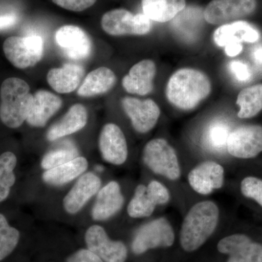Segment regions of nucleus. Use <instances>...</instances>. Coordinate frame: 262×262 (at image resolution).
<instances>
[{
	"label": "nucleus",
	"mask_w": 262,
	"mask_h": 262,
	"mask_svg": "<svg viewBox=\"0 0 262 262\" xmlns=\"http://www.w3.org/2000/svg\"><path fill=\"white\" fill-rule=\"evenodd\" d=\"M211 92L209 77L201 71L183 68L169 79L165 94L169 102L182 110L196 107Z\"/></svg>",
	"instance_id": "obj_1"
},
{
	"label": "nucleus",
	"mask_w": 262,
	"mask_h": 262,
	"mask_svg": "<svg viewBox=\"0 0 262 262\" xmlns=\"http://www.w3.org/2000/svg\"><path fill=\"white\" fill-rule=\"evenodd\" d=\"M220 219V210L215 203L203 201L189 210L183 221L180 244L183 249L192 252L201 247L214 232Z\"/></svg>",
	"instance_id": "obj_2"
},
{
	"label": "nucleus",
	"mask_w": 262,
	"mask_h": 262,
	"mask_svg": "<svg viewBox=\"0 0 262 262\" xmlns=\"http://www.w3.org/2000/svg\"><path fill=\"white\" fill-rule=\"evenodd\" d=\"M33 99L28 83L22 79L10 77L0 88V120L5 126L18 128L27 120Z\"/></svg>",
	"instance_id": "obj_3"
},
{
	"label": "nucleus",
	"mask_w": 262,
	"mask_h": 262,
	"mask_svg": "<svg viewBox=\"0 0 262 262\" xmlns=\"http://www.w3.org/2000/svg\"><path fill=\"white\" fill-rule=\"evenodd\" d=\"M143 160L155 173L173 181L180 177L181 168L177 152L165 139L149 141L143 151Z\"/></svg>",
	"instance_id": "obj_4"
},
{
	"label": "nucleus",
	"mask_w": 262,
	"mask_h": 262,
	"mask_svg": "<svg viewBox=\"0 0 262 262\" xmlns=\"http://www.w3.org/2000/svg\"><path fill=\"white\" fill-rule=\"evenodd\" d=\"M44 45L39 36L10 37L3 43V51L12 65L25 70L37 65L42 59Z\"/></svg>",
	"instance_id": "obj_5"
},
{
	"label": "nucleus",
	"mask_w": 262,
	"mask_h": 262,
	"mask_svg": "<svg viewBox=\"0 0 262 262\" xmlns=\"http://www.w3.org/2000/svg\"><path fill=\"white\" fill-rule=\"evenodd\" d=\"M101 27L111 36H142L150 32L152 24L144 14L134 15L128 10L115 9L103 15Z\"/></svg>",
	"instance_id": "obj_6"
},
{
	"label": "nucleus",
	"mask_w": 262,
	"mask_h": 262,
	"mask_svg": "<svg viewBox=\"0 0 262 262\" xmlns=\"http://www.w3.org/2000/svg\"><path fill=\"white\" fill-rule=\"evenodd\" d=\"M175 236L173 227L165 218L151 221L139 229L133 239V252L142 254L149 249L168 248L173 244Z\"/></svg>",
	"instance_id": "obj_7"
},
{
	"label": "nucleus",
	"mask_w": 262,
	"mask_h": 262,
	"mask_svg": "<svg viewBox=\"0 0 262 262\" xmlns=\"http://www.w3.org/2000/svg\"><path fill=\"white\" fill-rule=\"evenodd\" d=\"M256 6V0H212L203 15L208 24L224 25L252 14Z\"/></svg>",
	"instance_id": "obj_8"
},
{
	"label": "nucleus",
	"mask_w": 262,
	"mask_h": 262,
	"mask_svg": "<svg viewBox=\"0 0 262 262\" xmlns=\"http://www.w3.org/2000/svg\"><path fill=\"white\" fill-rule=\"evenodd\" d=\"M227 149L234 158L249 159L262 151V127L257 125H241L231 131Z\"/></svg>",
	"instance_id": "obj_9"
},
{
	"label": "nucleus",
	"mask_w": 262,
	"mask_h": 262,
	"mask_svg": "<svg viewBox=\"0 0 262 262\" xmlns=\"http://www.w3.org/2000/svg\"><path fill=\"white\" fill-rule=\"evenodd\" d=\"M84 238L88 249L103 262H125L126 260L127 250L125 245L121 241H111L101 226L89 227Z\"/></svg>",
	"instance_id": "obj_10"
},
{
	"label": "nucleus",
	"mask_w": 262,
	"mask_h": 262,
	"mask_svg": "<svg viewBox=\"0 0 262 262\" xmlns=\"http://www.w3.org/2000/svg\"><path fill=\"white\" fill-rule=\"evenodd\" d=\"M122 106L130 119L133 127L140 134H146L154 128L159 120L160 107L153 100L142 101L126 96L122 99Z\"/></svg>",
	"instance_id": "obj_11"
},
{
	"label": "nucleus",
	"mask_w": 262,
	"mask_h": 262,
	"mask_svg": "<svg viewBox=\"0 0 262 262\" xmlns=\"http://www.w3.org/2000/svg\"><path fill=\"white\" fill-rule=\"evenodd\" d=\"M56 41L63 54L70 59H86L92 53V41L87 33L77 26L66 25L58 29Z\"/></svg>",
	"instance_id": "obj_12"
},
{
	"label": "nucleus",
	"mask_w": 262,
	"mask_h": 262,
	"mask_svg": "<svg viewBox=\"0 0 262 262\" xmlns=\"http://www.w3.org/2000/svg\"><path fill=\"white\" fill-rule=\"evenodd\" d=\"M218 251L229 255L227 262H262V245L253 243L248 236L232 234L221 239Z\"/></svg>",
	"instance_id": "obj_13"
},
{
	"label": "nucleus",
	"mask_w": 262,
	"mask_h": 262,
	"mask_svg": "<svg viewBox=\"0 0 262 262\" xmlns=\"http://www.w3.org/2000/svg\"><path fill=\"white\" fill-rule=\"evenodd\" d=\"M98 146L103 160L107 163L120 165L126 161L128 155L126 139L118 125L108 123L103 127Z\"/></svg>",
	"instance_id": "obj_14"
},
{
	"label": "nucleus",
	"mask_w": 262,
	"mask_h": 262,
	"mask_svg": "<svg viewBox=\"0 0 262 262\" xmlns=\"http://www.w3.org/2000/svg\"><path fill=\"white\" fill-rule=\"evenodd\" d=\"M188 181L193 190L207 195L222 187L225 170L220 164L214 161L203 162L189 172Z\"/></svg>",
	"instance_id": "obj_15"
},
{
	"label": "nucleus",
	"mask_w": 262,
	"mask_h": 262,
	"mask_svg": "<svg viewBox=\"0 0 262 262\" xmlns=\"http://www.w3.org/2000/svg\"><path fill=\"white\" fill-rule=\"evenodd\" d=\"M101 185V179L96 174L89 172L81 176L63 198L65 211L70 214L78 213L90 199L98 192Z\"/></svg>",
	"instance_id": "obj_16"
},
{
	"label": "nucleus",
	"mask_w": 262,
	"mask_h": 262,
	"mask_svg": "<svg viewBox=\"0 0 262 262\" xmlns=\"http://www.w3.org/2000/svg\"><path fill=\"white\" fill-rule=\"evenodd\" d=\"M157 67L155 62L143 60L131 67L129 73L123 77L122 87L131 94L146 96L153 91Z\"/></svg>",
	"instance_id": "obj_17"
},
{
	"label": "nucleus",
	"mask_w": 262,
	"mask_h": 262,
	"mask_svg": "<svg viewBox=\"0 0 262 262\" xmlns=\"http://www.w3.org/2000/svg\"><path fill=\"white\" fill-rule=\"evenodd\" d=\"M62 100L59 96L45 90H39L33 95L26 122L35 127L46 126L48 120L60 110Z\"/></svg>",
	"instance_id": "obj_18"
},
{
	"label": "nucleus",
	"mask_w": 262,
	"mask_h": 262,
	"mask_svg": "<svg viewBox=\"0 0 262 262\" xmlns=\"http://www.w3.org/2000/svg\"><path fill=\"white\" fill-rule=\"evenodd\" d=\"M124 198L116 182H108L98 191L92 208V218L96 221L107 220L121 209Z\"/></svg>",
	"instance_id": "obj_19"
},
{
	"label": "nucleus",
	"mask_w": 262,
	"mask_h": 262,
	"mask_svg": "<svg viewBox=\"0 0 262 262\" xmlns=\"http://www.w3.org/2000/svg\"><path fill=\"white\" fill-rule=\"evenodd\" d=\"M88 119L89 115L85 106L81 103H76L71 106L59 121L48 129L46 138L49 141H54L72 135L87 125Z\"/></svg>",
	"instance_id": "obj_20"
},
{
	"label": "nucleus",
	"mask_w": 262,
	"mask_h": 262,
	"mask_svg": "<svg viewBox=\"0 0 262 262\" xmlns=\"http://www.w3.org/2000/svg\"><path fill=\"white\" fill-rule=\"evenodd\" d=\"M259 37L257 29L244 21L224 24L215 31L213 35L215 44L224 48L228 45L242 44L244 42H256Z\"/></svg>",
	"instance_id": "obj_21"
},
{
	"label": "nucleus",
	"mask_w": 262,
	"mask_h": 262,
	"mask_svg": "<svg viewBox=\"0 0 262 262\" xmlns=\"http://www.w3.org/2000/svg\"><path fill=\"white\" fill-rule=\"evenodd\" d=\"M84 75L82 66L65 63L60 68L48 72L47 80L50 86L58 94H67L75 91L80 85Z\"/></svg>",
	"instance_id": "obj_22"
},
{
	"label": "nucleus",
	"mask_w": 262,
	"mask_h": 262,
	"mask_svg": "<svg viewBox=\"0 0 262 262\" xmlns=\"http://www.w3.org/2000/svg\"><path fill=\"white\" fill-rule=\"evenodd\" d=\"M117 77L113 70L100 67L93 70L82 81L77 95L81 97H93L108 92L116 84Z\"/></svg>",
	"instance_id": "obj_23"
},
{
	"label": "nucleus",
	"mask_w": 262,
	"mask_h": 262,
	"mask_svg": "<svg viewBox=\"0 0 262 262\" xmlns=\"http://www.w3.org/2000/svg\"><path fill=\"white\" fill-rule=\"evenodd\" d=\"M88 167V160L84 157H77L68 163L46 170L42 174V179L50 185H63L82 175Z\"/></svg>",
	"instance_id": "obj_24"
},
{
	"label": "nucleus",
	"mask_w": 262,
	"mask_h": 262,
	"mask_svg": "<svg viewBox=\"0 0 262 262\" xmlns=\"http://www.w3.org/2000/svg\"><path fill=\"white\" fill-rule=\"evenodd\" d=\"M185 0H142L144 14L151 20L168 22L185 8Z\"/></svg>",
	"instance_id": "obj_25"
},
{
	"label": "nucleus",
	"mask_w": 262,
	"mask_h": 262,
	"mask_svg": "<svg viewBox=\"0 0 262 262\" xmlns=\"http://www.w3.org/2000/svg\"><path fill=\"white\" fill-rule=\"evenodd\" d=\"M237 104L239 106L237 116L241 119L251 118L262 110V84L246 88L239 93Z\"/></svg>",
	"instance_id": "obj_26"
},
{
	"label": "nucleus",
	"mask_w": 262,
	"mask_h": 262,
	"mask_svg": "<svg viewBox=\"0 0 262 262\" xmlns=\"http://www.w3.org/2000/svg\"><path fill=\"white\" fill-rule=\"evenodd\" d=\"M16 165L17 158L14 153L5 151L0 155V203L8 198L15 184Z\"/></svg>",
	"instance_id": "obj_27"
},
{
	"label": "nucleus",
	"mask_w": 262,
	"mask_h": 262,
	"mask_svg": "<svg viewBox=\"0 0 262 262\" xmlns=\"http://www.w3.org/2000/svg\"><path fill=\"white\" fill-rule=\"evenodd\" d=\"M156 206L146 190V186L140 184L136 187L134 196L129 203L127 213L131 218H145L152 214Z\"/></svg>",
	"instance_id": "obj_28"
},
{
	"label": "nucleus",
	"mask_w": 262,
	"mask_h": 262,
	"mask_svg": "<svg viewBox=\"0 0 262 262\" xmlns=\"http://www.w3.org/2000/svg\"><path fill=\"white\" fill-rule=\"evenodd\" d=\"M230 133V127L227 122L222 120H215L207 128L205 134V142L213 151H224L227 148Z\"/></svg>",
	"instance_id": "obj_29"
},
{
	"label": "nucleus",
	"mask_w": 262,
	"mask_h": 262,
	"mask_svg": "<svg viewBox=\"0 0 262 262\" xmlns=\"http://www.w3.org/2000/svg\"><path fill=\"white\" fill-rule=\"evenodd\" d=\"M77 157L79 151L77 147L71 142L67 143L46 153L41 161V167L46 170H48L68 163Z\"/></svg>",
	"instance_id": "obj_30"
},
{
	"label": "nucleus",
	"mask_w": 262,
	"mask_h": 262,
	"mask_svg": "<svg viewBox=\"0 0 262 262\" xmlns=\"http://www.w3.org/2000/svg\"><path fill=\"white\" fill-rule=\"evenodd\" d=\"M20 232L8 223L6 217L0 213V261L5 259L18 246Z\"/></svg>",
	"instance_id": "obj_31"
},
{
	"label": "nucleus",
	"mask_w": 262,
	"mask_h": 262,
	"mask_svg": "<svg viewBox=\"0 0 262 262\" xmlns=\"http://www.w3.org/2000/svg\"><path fill=\"white\" fill-rule=\"evenodd\" d=\"M241 192L246 198L257 202L262 207V180L253 177H248L242 181Z\"/></svg>",
	"instance_id": "obj_32"
},
{
	"label": "nucleus",
	"mask_w": 262,
	"mask_h": 262,
	"mask_svg": "<svg viewBox=\"0 0 262 262\" xmlns=\"http://www.w3.org/2000/svg\"><path fill=\"white\" fill-rule=\"evenodd\" d=\"M146 190L153 201L158 205H164L170 201V192L168 189L158 181H151L146 186Z\"/></svg>",
	"instance_id": "obj_33"
},
{
	"label": "nucleus",
	"mask_w": 262,
	"mask_h": 262,
	"mask_svg": "<svg viewBox=\"0 0 262 262\" xmlns=\"http://www.w3.org/2000/svg\"><path fill=\"white\" fill-rule=\"evenodd\" d=\"M229 70L234 78L239 82H248L252 77V72L249 67L242 61H231L229 64Z\"/></svg>",
	"instance_id": "obj_34"
},
{
	"label": "nucleus",
	"mask_w": 262,
	"mask_h": 262,
	"mask_svg": "<svg viewBox=\"0 0 262 262\" xmlns=\"http://www.w3.org/2000/svg\"><path fill=\"white\" fill-rule=\"evenodd\" d=\"M58 6L71 11L81 12L91 8L96 0H52Z\"/></svg>",
	"instance_id": "obj_35"
},
{
	"label": "nucleus",
	"mask_w": 262,
	"mask_h": 262,
	"mask_svg": "<svg viewBox=\"0 0 262 262\" xmlns=\"http://www.w3.org/2000/svg\"><path fill=\"white\" fill-rule=\"evenodd\" d=\"M67 262H103L101 258L96 256L89 249H81L71 255Z\"/></svg>",
	"instance_id": "obj_36"
},
{
	"label": "nucleus",
	"mask_w": 262,
	"mask_h": 262,
	"mask_svg": "<svg viewBox=\"0 0 262 262\" xmlns=\"http://www.w3.org/2000/svg\"><path fill=\"white\" fill-rule=\"evenodd\" d=\"M18 16L14 12L0 13V32L13 27L17 24Z\"/></svg>",
	"instance_id": "obj_37"
},
{
	"label": "nucleus",
	"mask_w": 262,
	"mask_h": 262,
	"mask_svg": "<svg viewBox=\"0 0 262 262\" xmlns=\"http://www.w3.org/2000/svg\"><path fill=\"white\" fill-rule=\"evenodd\" d=\"M251 58L255 68L262 73V44L258 45L252 48Z\"/></svg>",
	"instance_id": "obj_38"
},
{
	"label": "nucleus",
	"mask_w": 262,
	"mask_h": 262,
	"mask_svg": "<svg viewBox=\"0 0 262 262\" xmlns=\"http://www.w3.org/2000/svg\"><path fill=\"white\" fill-rule=\"evenodd\" d=\"M96 169L97 171L99 172L103 171V167L100 166V165H97V166L96 167Z\"/></svg>",
	"instance_id": "obj_39"
}]
</instances>
